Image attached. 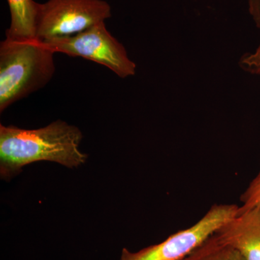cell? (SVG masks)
Instances as JSON below:
<instances>
[{
  "mask_svg": "<svg viewBox=\"0 0 260 260\" xmlns=\"http://www.w3.org/2000/svg\"><path fill=\"white\" fill-rule=\"evenodd\" d=\"M83 134L66 121H53L36 129L0 125V175L10 180L23 167L38 161L58 162L70 169L83 165L88 155L80 150Z\"/></svg>",
  "mask_w": 260,
  "mask_h": 260,
  "instance_id": "cell-1",
  "label": "cell"
},
{
  "mask_svg": "<svg viewBox=\"0 0 260 260\" xmlns=\"http://www.w3.org/2000/svg\"><path fill=\"white\" fill-rule=\"evenodd\" d=\"M54 52L38 40L0 44V112L42 88L55 73Z\"/></svg>",
  "mask_w": 260,
  "mask_h": 260,
  "instance_id": "cell-2",
  "label": "cell"
},
{
  "mask_svg": "<svg viewBox=\"0 0 260 260\" xmlns=\"http://www.w3.org/2000/svg\"><path fill=\"white\" fill-rule=\"evenodd\" d=\"M111 17L104 0H48L39 3L37 39L47 42L72 37Z\"/></svg>",
  "mask_w": 260,
  "mask_h": 260,
  "instance_id": "cell-3",
  "label": "cell"
},
{
  "mask_svg": "<svg viewBox=\"0 0 260 260\" xmlns=\"http://www.w3.org/2000/svg\"><path fill=\"white\" fill-rule=\"evenodd\" d=\"M42 43L54 53L104 65L121 78L133 76L136 72V64L128 57L125 47L107 30L105 22L72 37Z\"/></svg>",
  "mask_w": 260,
  "mask_h": 260,
  "instance_id": "cell-4",
  "label": "cell"
},
{
  "mask_svg": "<svg viewBox=\"0 0 260 260\" xmlns=\"http://www.w3.org/2000/svg\"><path fill=\"white\" fill-rule=\"evenodd\" d=\"M235 204H215L191 227L179 231L164 242L130 251L124 248L119 260H182L237 215Z\"/></svg>",
  "mask_w": 260,
  "mask_h": 260,
  "instance_id": "cell-5",
  "label": "cell"
},
{
  "mask_svg": "<svg viewBox=\"0 0 260 260\" xmlns=\"http://www.w3.org/2000/svg\"><path fill=\"white\" fill-rule=\"evenodd\" d=\"M245 260H260V208H252L228 220L215 233Z\"/></svg>",
  "mask_w": 260,
  "mask_h": 260,
  "instance_id": "cell-6",
  "label": "cell"
},
{
  "mask_svg": "<svg viewBox=\"0 0 260 260\" xmlns=\"http://www.w3.org/2000/svg\"><path fill=\"white\" fill-rule=\"evenodd\" d=\"M11 22L6 39L13 41L37 40L39 3L34 0H7Z\"/></svg>",
  "mask_w": 260,
  "mask_h": 260,
  "instance_id": "cell-7",
  "label": "cell"
},
{
  "mask_svg": "<svg viewBox=\"0 0 260 260\" xmlns=\"http://www.w3.org/2000/svg\"><path fill=\"white\" fill-rule=\"evenodd\" d=\"M182 260L245 259L239 251L222 242L214 234Z\"/></svg>",
  "mask_w": 260,
  "mask_h": 260,
  "instance_id": "cell-8",
  "label": "cell"
},
{
  "mask_svg": "<svg viewBox=\"0 0 260 260\" xmlns=\"http://www.w3.org/2000/svg\"><path fill=\"white\" fill-rule=\"evenodd\" d=\"M242 204L239 206L237 213H243L252 208H260V169L257 175L249 183L245 191L241 195Z\"/></svg>",
  "mask_w": 260,
  "mask_h": 260,
  "instance_id": "cell-9",
  "label": "cell"
},
{
  "mask_svg": "<svg viewBox=\"0 0 260 260\" xmlns=\"http://www.w3.org/2000/svg\"><path fill=\"white\" fill-rule=\"evenodd\" d=\"M256 26L260 30V9L256 10L251 15ZM239 66L244 71L252 75H260V44L255 52L246 53L241 57Z\"/></svg>",
  "mask_w": 260,
  "mask_h": 260,
  "instance_id": "cell-10",
  "label": "cell"
}]
</instances>
